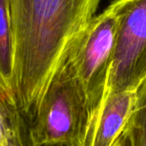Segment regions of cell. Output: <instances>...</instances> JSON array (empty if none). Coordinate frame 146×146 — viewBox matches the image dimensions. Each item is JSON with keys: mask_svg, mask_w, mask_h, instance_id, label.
<instances>
[{"mask_svg": "<svg viewBox=\"0 0 146 146\" xmlns=\"http://www.w3.org/2000/svg\"><path fill=\"white\" fill-rule=\"evenodd\" d=\"M133 89L108 93L92 116L82 146H114L136 109Z\"/></svg>", "mask_w": 146, "mask_h": 146, "instance_id": "5", "label": "cell"}, {"mask_svg": "<svg viewBox=\"0 0 146 146\" xmlns=\"http://www.w3.org/2000/svg\"><path fill=\"white\" fill-rule=\"evenodd\" d=\"M5 146H35L29 131V123L16 107L11 113Z\"/></svg>", "mask_w": 146, "mask_h": 146, "instance_id": "7", "label": "cell"}, {"mask_svg": "<svg viewBox=\"0 0 146 146\" xmlns=\"http://www.w3.org/2000/svg\"><path fill=\"white\" fill-rule=\"evenodd\" d=\"M135 91H136V96H137V103L136 104L145 101L146 100V64L141 76H140V79L138 81L137 86H136Z\"/></svg>", "mask_w": 146, "mask_h": 146, "instance_id": "10", "label": "cell"}, {"mask_svg": "<svg viewBox=\"0 0 146 146\" xmlns=\"http://www.w3.org/2000/svg\"><path fill=\"white\" fill-rule=\"evenodd\" d=\"M119 22V6L114 0L103 12L91 19L68 49V55L87 95L91 118L105 93Z\"/></svg>", "mask_w": 146, "mask_h": 146, "instance_id": "3", "label": "cell"}, {"mask_svg": "<svg viewBox=\"0 0 146 146\" xmlns=\"http://www.w3.org/2000/svg\"><path fill=\"white\" fill-rule=\"evenodd\" d=\"M101 0H10L13 71L10 92L29 124L69 47Z\"/></svg>", "mask_w": 146, "mask_h": 146, "instance_id": "1", "label": "cell"}, {"mask_svg": "<svg viewBox=\"0 0 146 146\" xmlns=\"http://www.w3.org/2000/svg\"><path fill=\"white\" fill-rule=\"evenodd\" d=\"M12 71L13 32L10 0H0V77L9 90Z\"/></svg>", "mask_w": 146, "mask_h": 146, "instance_id": "6", "label": "cell"}, {"mask_svg": "<svg viewBox=\"0 0 146 146\" xmlns=\"http://www.w3.org/2000/svg\"><path fill=\"white\" fill-rule=\"evenodd\" d=\"M16 107L10 90L0 77V146H5L11 113Z\"/></svg>", "mask_w": 146, "mask_h": 146, "instance_id": "8", "label": "cell"}, {"mask_svg": "<svg viewBox=\"0 0 146 146\" xmlns=\"http://www.w3.org/2000/svg\"><path fill=\"white\" fill-rule=\"evenodd\" d=\"M114 146H132V142H131V139H130V135H129V133H128L127 128L124 130V132L119 137V139L116 141Z\"/></svg>", "mask_w": 146, "mask_h": 146, "instance_id": "11", "label": "cell"}, {"mask_svg": "<svg viewBox=\"0 0 146 146\" xmlns=\"http://www.w3.org/2000/svg\"><path fill=\"white\" fill-rule=\"evenodd\" d=\"M91 119L85 90L68 51L29 124L35 146H82Z\"/></svg>", "mask_w": 146, "mask_h": 146, "instance_id": "2", "label": "cell"}, {"mask_svg": "<svg viewBox=\"0 0 146 146\" xmlns=\"http://www.w3.org/2000/svg\"><path fill=\"white\" fill-rule=\"evenodd\" d=\"M127 130L132 146H146V103L136 105L127 124Z\"/></svg>", "mask_w": 146, "mask_h": 146, "instance_id": "9", "label": "cell"}, {"mask_svg": "<svg viewBox=\"0 0 146 146\" xmlns=\"http://www.w3.org/2000/svg\"><path fill=\"white\" fill-rule=\"evenodd\" d=\"M116 1L120 22L104 96L135 90L146 64V0Z\"/></svg>", "mask_w": 146, "mask_h": 146, "instance_id": "4", "label": "cell"}, {"mask_svg": "<svg viewBox=\"0 0 146 146\" xmlns=\"http://www.w3.org/2000/svg\"><path fill=\"white\" fill-rule=\"evenodd\" d=\"M143 103H146V100H145V101H143V102H141V103H138V104H136V105H140V104H143Z\"/></svg>", "mask_w": 146, "mask_h": 146, "instance_id": "12", "label": "cell"}]
</instances>
